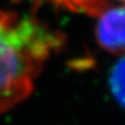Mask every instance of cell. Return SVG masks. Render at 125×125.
Here are the masks:
<instances>
[{"label": "cell", "mask_w": 125, "mask_h": 125, "mask_svg": "<svg viewBox=\"0 0 125 125\" xmlns=\"http://www.w3.org/2000/svg\"><path fill=\"white\" fill-rule=\"evenodd\" d=\"M118 1H121L123 5H125V0H118Z\"/></svg>", "instance_id": "cell-5"}, {"label": "cell", "mask_w": 125, "mask_h": 125, "mask_svg": "<svg viewBox=\"0 0 125 125\" xmlns=\"http://www.w3.org/2000/svg\"><path fill=\"white\" fill-rule=\"evenodd\" d=\"M34 6L48 4L54 8L72 12L75 14H85L90 18L97 19L109 7L111 0H29Z\"/></svg>", "instance_id": "cell-3"}, {"label": "cell", "mask_w": 125, "mask_h": 125, "mask_svg": "<svg viewBox=\"0 0 125 125\" xmlns=\"http://www.w3.org/2000/svg\"><path fill=\"white\" fill-rule=\"evenodd\" d=\"M110 86L117 101L125 108V58L114 68L110 76Z\"/></svg>", "instance_id": "cell-4"}, {"label": "cell", "mask_w": 125, "mask_h": 125, "mask_svg": "<svg viewBox=\"0 0 125 125\" xmlns=\"http://www.w3.org/2000/svg\"><path fill=\"white\" fill-rule=\"evenodd\" d=\"M96 20L95 35L98 45L111 54L125 56V5H112Z\"/></svg>", "instance_id": "cell-2"}, {"label": "cell", "mask_w": 125, "mask_h": 125, "mask_svg": "<svg viewBox=\"0 0 125 125\" xmlns=\"http://www.w3.org/2000/svg\"><path fill=\"white\" fill-rule=\"evenodd\" d=\"M65 42L62 31L35 15L0 9V115L30 96L45 64Z\"/></svg>", "instance_id": "cell-1"}]
</instances>
